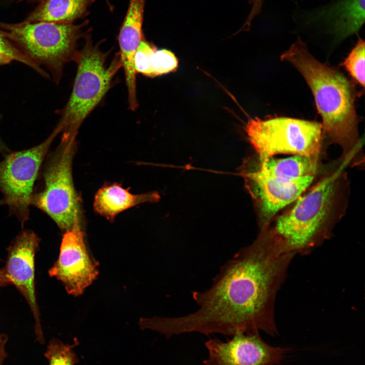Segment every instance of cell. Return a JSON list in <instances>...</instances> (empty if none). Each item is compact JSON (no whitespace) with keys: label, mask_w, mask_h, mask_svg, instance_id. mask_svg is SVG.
I'll return each instance as SVG.
<instances>
[{"label":"cell","mask_w":365,"mask_h":365,"mask_svg":"<svg viewBox=\"0 0 365 365\" xmlns=\"http://www.w3.org/2000/svg\"><path fill=\"white\" fill-rule=\"evenodd\" d=\"M296 254L269 229L260 230L251 244L221 267L209 288L192 292L196 311L156 317L154 330L167 338L192 332L233 336L261 331L275 335L276 297Z\"/></svg>","instance_id":"6da1fadb"},{"label":"cell","mask_w":365,"mask_h":365,"mask_svg":"<svg viewBox=\"0 0 365 365\" xmlns=\"http://www.w3.org/2000/svg\"><path fill=\"white\" fill-rule=\"evenodd\" d=\"M354 156L343 157L337 167L307 189L292 207L266 227L296 254L308 253L328 239L344 215L349 193L345 169Z\"/></svg>","instance_id":"7a4b0ae2"},{"label":"cell","mask_w":365,"mask_h":365,"mask_svg":"<svg viewBox=\"0 0 365 365\" xmlns=\"http://www.w3.org/2000/svg\"><path fill=\"white\" fill-rule=\"evenodd\" d=\"M301 74L313 95L322 122L323 138L337 144L345 156L358 150L361 140L354 85L340 71L316 59L299 37L280 56Z\"/></svg>","instance_id":"3957f363"},{"label":"cell","mask_w":365,"mask_h":365,"mask_svg":"<svg viewBox=\"0 0 365 365\" xmlns=\"http://www.w3.org/2000/svg\"><path fill=\"white\" fill-rule=\"evenodd\" d=\"M82 27L71 22H0L2 34L36 65L45 67L56 84L64 65L74 60Z\"/></svg>","instance_id":"277c9868"},{"label":"cell","mask_w":365,"mask_h":365,"mask_svg":"<svg viewBox=\"0 0 365 365\" xmlns=\"http://www.w3.org/2000/svg\"><path fill=\"white\" fill-rule=\"evenodd\" d=\"M108 53L102 52L89 38L74 59L77 71L72 90L55 128L63 136L75 138L79 128L110 89L121 66L119 54L109 65Z\"/></svg>","instance_id":"5b68a950"},{"label":"cell","mask_w":365,"mask_h":365,"mask_svg":"<svg viewBox=\"0 0 365 365\" xmlns=\"http://www.w3.org/2000/svg\"><path fill=\"white\" fill-rule=\"evenodd\" d=\"M75 148V139L61 137L43 162L41 186L33 191L31 201V205L48 215L64 232L81 228L80 199L72 174Z\"/></svg>","instance_id":"8992f818"},{"label":"cell","mask_w":365,"mask_h":365,"mask_svg":"<svg viewBox=\"0 0 365 365\" xmlns=\"http://www.w3.org/2000/svg\"><path fill=\"white\" fill-rule=\"evenodd\" d=\"M245 131L260 161L281 154L319 156L323 139L321 123L288 117L251 119Z\"/></svg>","instance_id":"52a82bcc"},{"label":"cell","mask_w":365,"mask_h":365,"mask_svg":"<svg viewBox=\"0 0 365 365\" xmlns=\"http://www.w3.org/2000/svg\"><path fill=\"white\" fill-rule=\"evenodd\" d=\"M59 132L55 128L50 136L31 148L4 154L0 161V191L9 213L22 227L29 219L33 188L49 149Z\"/></svg>","instance_id":"ba28073f"},{"label":"cell","mask_w":365,"mask_h":365,"mask_svg":"<svg viewBox=\"0 0 365 365\" xmlns=\"http://www.w3.org/2000/svg\"><path fill=\"white\" fill-rule=\"evenodd\" d=\"M242 174L254 202L260 230L267 226L280 210L295 201L315 178L309 176L283 180L269 174L258 164L245 168Z\"/></svg>","instance_id":"9c48e42d"},{"label":"cell","mask_w":365,"mask_h":365,"mask_svg":"<svg viewBox=\"0 0 365 365\" xmlns=\"http://www.w3.org/2000/svg\"><path fill=\"white\" fill-rule=\"evenodd\" d=\"M41 239L32 231L24 230L18 234L7 248V258L3 268L11 284L25 299L33 315L38 341L44 342L41 315L35 290L34 258Z\"/></svg>","instance_id":"30bf717a"},{"label":"cell","mask_w":365,"mask_h":365,"mask_svg":"<svg viewBox=\"0 0 365 365\" xmlns=\"http://www.w3.org/2000/svg\"><path fill=\"white\" fill-rule=\"evenodd\" d=\"M233 336L227 342L210 339L205 343L208 355L204 365H276L288 351L267 344L258 331Z\"/></svg>","instance_id":"8fae6325"},{"label":"cell","mask_w":365,"mask_h":365,"mask_svg":"<svg viewBox=\"0 0 365 365\" xmlns=\"http://www.w3.org/2000/svg\"><path fill=\"white\" fill-rule=\"evenodd\" d=\"M48 273L74 296L82 295L96 278L97 264L89 253L81 228L64 233L58 258Z\"/></svg>","instance_id":"7c38bea8"},{"label":"cell","mask_w":365,"mask_h":365,"mask_svg":"<svg viewBox=\"0 0 365 365\" xmlns=\"http://www.w3.org/2000/svg\"><path fill=\"white\" fill-rule=\"evenodd\" d=\"M145 0H129L126 15L118 36L121 66L123 67L128 94V102L137 99L134 56L142 39V22Z\"/></svg>","instance_id":"4fadbf2b"},{"label":"cell","mask_w":365,"mask_h":365,"mask_svg":"<svg viewBox=\"0 0 365 365\" xmlns=\"http://www.w3.org/2000/svg\"><path fill=\"white\" fill-rule=\"evenodd\" d=\"M365 0H340L318 11L312 20L325 23L340 39L356 33L364 22Z\"/></svg>","instance_id":"5bb4252c"},{"label":"cell","mask_w":365,"mask_h":365,"mask_svg":"<svg viewBox=\"0 0 365 365\" xmlns=\"http://www.w3.org/2000/svg\"><path fill=\"white\" fill-rule=\"evenodd\" d=\"M160 196L156 192L142 194H131L117 183L105 185L94 197L93 208L98 214L113 222L116 216L129 208L144 203L158 201Z\"/></svg>","instance_id":"9a60e30c"},{"label":"cell","mask_w":365,"mask_h":365,"mask_svg":"<svg viewBox=\"0 0 365 365\" xmlns=\"http://www.w3.org/2000/svg\"><path fill=\"white\" fill-rule=\"evenodd\" d=\"M319 156L294 155L283 159L270 158L257 163L269 174L283 180L315 176L319 167Z\"/></svg>","instance_id":"2e32d148"},{"label":"cell","mask_w":365,"mask_h":365,"mask_svg":"<svg viewBox=\"0 0 365 365\" xmlns=\"http://www.w3.org/2000/svg\"><path fill=\"white\" fill-rule=\"evenodd\" d=\"M91 0H43L25 22L69 23L81 16Z\"/></svg>","instance_id":"e0dca14e"},{"label":"cell","mask_w":365,"mask_h":365,"mask_svg":"<svg viewBox=\"0 0 365 365\" xmlns=\"http://www.w3.org/2000/svg\"><path fill=\"white\" fill-rule=\"evenodd\" d=\"M75 344H66L62 341L53 339L47 348L45 356L49 365H75L79 359L74 350Z\"/></svg>","instance_id":"ac0fdd59"},{"label":"cell","mask_w":365,"mask_h":365,"mask_svg":"<svg viewBox=\"0 0 365 365\" xmlns=\"http://www.w3.org/2000/svg\"><path fill=\"white\" fill-rule=\"evenodd\" d=\"M364 42L360 39L345 59L343 65L353 79L364 86Z\"/></svg>","instance_id":"d6986e66"},{"label":"cell","mask_w":365,"mask_h":365,"mask_svg":"<svg viewBox=\"0 0 365 365\" xmlns=\"http://www.w3.org/2000/svg\"><path fill=\"white\" fill-rule=\"evenodd\" d=\"M177 66V59L172 52L166 49H156L151 59V77L173 71Z\"/></svg>","instance_id":"ffe728a7"},{"label":"cell","mask_w":365,"mask_h":365,"mask_svg":"<svg viewBox=\"0 0 365 365\" xmlns=\"http://www.w3.org/2000/svg\"><path fill=\"white\" fill-rule=\"evenodd\" d=\"M0 51L10 57L13 60L29 67L43 77L49 78L50 76L47 72L26 57L12 42L3 35L1 32Z\"/></svg>","instance_id":"44dd1931"},{"label":"cell","mask_w":365,"mask_h":365,"mask_svg":"<svg viewBox=\"0 0 365 365\" xmlns=\"http://www.w3.org/2000/svg\"><path fill=\"white\" fill-rule=\"evenodd\" d=\"M156 50L153 45L142 40L134 56L136 72L151 77V62L152 55Z\"/></svg>","instance_id":"7402d4cb"},{"label":"cell","mask_w":365,"mask_h":365,"mask_svg":"<svg viewBox=\"0 0 365 365\" xmlns=\"http://www.w3.org/2000/svg\"><path fill=\"white\" fill-rule=\"evenodd\" d=\"M264 0H251L252 7L243 28H249L253 18L261 12Z\"/></svg>","instance_id":"603a6c76"},{"label":"cell","mask_w":365,"mask_h":365,"mask_svg":"<svg viewBox=\"0 0 365 365\" xmlns=\"http://www.w3.org/2000/svg\"><path fill=\"white\" fill-rule=\"evenodd\" d=\"M8 336L5 334L0 335V365H3L7 354L6 351V345Z\"/></svg>","instance_id":"cb8c5ba5"},{"label":"cell","mask_w":365,"mask_h":365,"mask_svg":"<svg viewBox=\"0 0 365 365\" xmlns=\"http://www.w3.org/2000/svg\"><path fill=\"white\" fill-rule=\"evenodd\" d=\"M13 61L12 58L0 51V66L10 64Z\"/></svg>","instance_id":"d4e9b609"},{"label":"cell","mask_w":365,"mask_h":365,"mask_svg":"<svg viewBox=\"0 0 365 365\" xmlns=\"http://www.w3.org/2000/svg\"><path fill=\"white\" fill-rule=\"evenodd\" d=\"M9 285V282L3 272L0 269V288Z\"/></svg>","instance_id":"484cf974"},{"label":"cell","mask_w":365,"mask_h":365,"mask_svg":"<svg viewBox=\"0 0 365 365\" xmlns=\"http://www.w3.org/2000/svg\"><path fill=\"white\" fill-rule=\"evenodd\" d=\"M10 152H11V151H10L9 148L4 143V142L2 140L1 136H0V153L3 154H6Z\"/></svg>","instance_id":"4316f807"},{"label":"cell","mask_w":365,"mask_h":365,"mask_svg":"<svg viewBox=\"0 0 365 365\" xmlns=\"http://www.w3.org/2000/svg\"><path fill=\"white\" fill-rule=\"evenodd\" d=\"M17 2H22V1H27V2H41L43 0H15Z\"/></svg>","instance_id":"83f0119b"}]
</instances>
